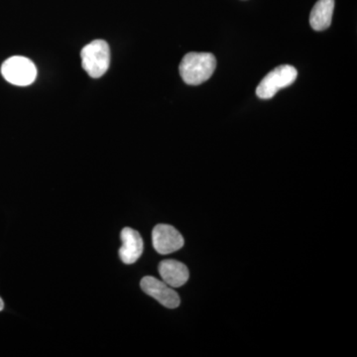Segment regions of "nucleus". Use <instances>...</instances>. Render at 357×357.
<instances>
[{
  "mask_svg": "<svg viewBox=\"0 0 357 357\" xmlns=\"http://www.w3.org/2000/svg\"><path fill=\"white\" fill-rule=\"evenodd\" d=\"M215 68L217 60L213 54L192 52L183 58L178 70L185 84L198 86L211 79Z\"/></svg>",
  "mask_w": 357,
  "mask_h": 357,
  "instance_id": "nucleus-1",
  "label": "nucleus"
},
{
  "mask_svg": "<svg viewBox=\"0 0 357 357\" xmlns=\"http://www.w3.org/2000/svg\"><path fill=\"white\" fill-rule=\"evenodd\" d=\"M82 66L86 74L93 79H98L109 70L110 49L103 40H95L86 45L81 52Z\"/></svg>",
  "mask_w": 357,
  "mask_h": 357,
  "instance_id": "nucleus-2",
  "label": "nucleus"
},
{
  "mask_svg": "<svg viewBox=\"0 0 357 357\" xmlns=\"http://www.w3.org/2000/svg\"><path fill=\"white\" fill-rule=\"evenodd\" d=\"M298 72L293 66L281 65L268 73L258 84L256 95L261 100H270L280 89L287 88L296 81Z\"/></svg>",
  "mask_w": 357,
  "mask_h": 357,
  "instance_id": "nucleus-3",
  "label": "nucleus"
},
{
  "mask_svg": "<svg viewBox=\"0 0 357 357\" xmlns=\"http://www.w3.org/2000/svg\"><path fill=\"white\" fill-rule=\"evenodd\" d=\"M1 74L8 83L26 86L36 79L37 70L29 59L14 56L2 64Z\"/></svg>",
  "mask_w": 357,
  "mask_h": 357,
  "instance_id": "nucleus-4",
  "label": "nucleus"
},
{
  "mask_svg": "<svg viewBox=\"0 0 357 357\" xmlns=\"http://www.w3.org/2000/svg\"><path fill=\"white\" fill-rule=\"evenodd\" d=\"M141 289L150 297L158 301L162 306L168 309H176L180 306V297L172 287L164 281L152 276H146L141 280Z\"/></svg>",
  "mask_w": 357,
  "mask_h": 357,
  "instance_id": "nucleus-5",
  "label": "nucleus"
},
{
  "mask_svg": "<svg viewBox=\"0 0 357 357\" xmlns=\"http://www.w3.org/2000/svg\"><path fill=\"white\" fill-rule=\"evenodd\" d=\"M155 250L160 255H170L184 246V238L175 227L169 225H158L152 231Z\"/></svg>",
  "mask_w": 357,
  "mask_h": 357,
  "instance_id": "nucleus-6",
  "label": "nucleus"
},
{
  "mask_svg": "<svg viewBox=\"0 0 357 357\" xmlns=\"http://www.w3.org/2000/svg\"><path fill=\"white\" fill-rule=\"evenodd\" d=\"M122 246L119 249V257L124 264H133L142 255L144 244L139 232L130 227H126L121 231Z\"/></svg>",
  "mask_w": 357,
  "mask_h": 357,
  "instance_id": "nucleus-7",
  "label": "nucleus"
},
{
  "mask_svg": "<svg viewBox=\"0 0 357 357\" xmlns=\"http://www.w3.org/2000/svg\"><path fill=\"white\" fill-rule=\"evenodd\" d=\"M159 273L162 280L170 287H182L189 280V270L184 263L177 260H164L159 264Z\"/></svg>",
  "mask_w": 357,
  "mask_h": 357,
  "instance_id": "nucleus-8",
  "label": "nucleus"
},
{
  "mask_svg": "<svg viewBox=\"0 0 357 357\" xmlns=\"http://www.w3.org/2000/svg\"><path fill=\"white\" fill-rule=\"evenodd\" d=\"M335 0H319L312 7L310 24L316 31H324L332 24Z\"/></svg>",
  "mask_w": 357,
  "mask_h": 357,
  "instance_id": "nucleus-9",
  "label": "nucleus"
},
{
  "mask_svg": "<svg viewBox=\"0 0 357 357\" xmlns=\"http://www.w3.org/2000/svg\"><path fill=\"white\" fill-rule=\"evenodd\" d=\"M4 309V303L2 301L1 298H0V312L3 311Z\"/></svg>",
  "mask_w": 357,
  "mask_h": 357,
  "instance_id": "nucleus-10",
  "label": "nucleus"
}]
</instances>
